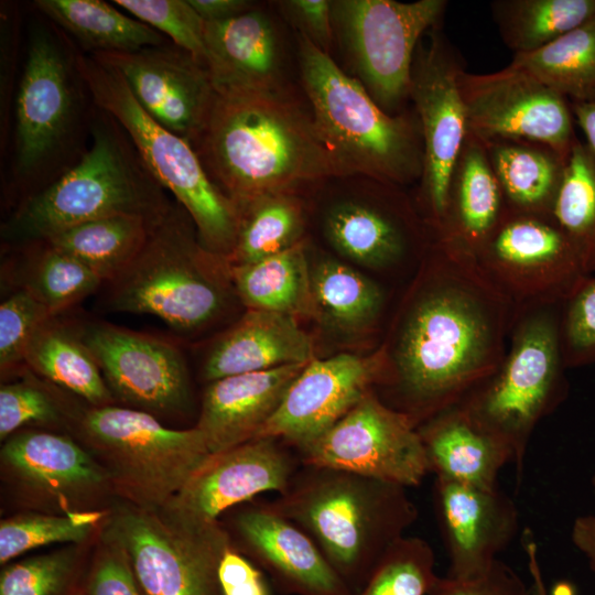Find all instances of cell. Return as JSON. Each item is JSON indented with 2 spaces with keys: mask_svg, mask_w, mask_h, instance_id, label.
I'll return each instance as SVG.
<instances>
[{
  "mask_svg": "<svg viewBox=\"0 0 595 595\" xmlns=\"http://www.w3.org/2000/svg\"><path fill=\"white\" fill-rule=\"evenodd\" d=\"M509 301L475 256L432 238L420 273L382 347L388 404L418 429L462 402L501 364L512 326Z\"/></svg>",
  "mask_w": 595,
  "mask_h": 595,
  "instance_id": "6da1fadb",
  "label": "cell"
},
{
  "mask_svg": "<svg viewBox=\"0 0 595 595\" xmlns=\"http://www.w3.org/2000/svg\"><path fill=\"white\" fill-rule=\"evenodd\" d=\"M191 145L236 206L266 193H299L337 176L309 107L291 89L215 90Z\"/></svg>",
  "mask_w": 595,
  "mask_h": 595,
  "instance_id": "7a4b0ae2",
  "label": "cell"
},
{
  "mask_svg": "<svg viewBox=\"0 0 595 595\" xmlns=\"http://www.w3.org/2000/svg\"><path fill=\"white\" fill-rule=\"evenodd\" d=\"M268 502L314 541L354 594L418 518L403 486L304 464Z\"/></svg>",
  "mask_w": 595,
  "mask_h": 595,
  "instance_id": "3957f363",
  "label": "cell"
},
{
  "mask_svg": "<svg viewBox=\"0 0 595 595\" xmlns=\"http://www.w3.org/2000/svg\"><path fill=\"white\" fill-rule=\"evenodd\" d=\"M295 42L301 85L337 176L363 175L402 187L419 182L423 143L414 109L387 113L332 55L300 34Z\"/></svg>",
  "mask_w": 595,
  "mask_h": 595,
  "instance_id": "277c9868",
  "label": "cell"
},
{
  "mask_svg": "<svg viewBox=\"0 0 595 595\" xmlns=\"http://www.w3.org/2000/svg\"><path fill=\"white\" fill-rule=\"evenodd\" d=\"M105 112L91 127L90 148L45 190L23 202L3 225L18 241H45L90 220L115 215L158 219L171 207L122 129Z\"/></svg>",
  "mask_w": 595,
  "mask_h": 595,
  "instance_id": "5b68a950",
  "label": "cell"
},
{
  "mask_svg": "<svg viewBox=\"0 0 595 595\" xmlns=\"http://www.w3.org/2000/svg\"><path fill=\"white\" fill-rule=\"evenodd\" d=\"M231 282L226 259L208 251L184 209L155 220L131 263L108 282L113 311L151 314L178 333H193L221 313Z\"/></svg>",
  "mask_w": 595,
  "mask_h": 595,
  "instance_id": "8992f818",
  "label": "cell"
},
{
  "mask_svg": "<svg viewBox=\"0 0 595 595\" xmlns=\"http://www.w3.org/2000/svg\"><path fill=\"white\" fill-rule=\"evenodd\" d=\"M560 310L561 305H550L515 314L501 364L459 402L511 450L517 488L532 433L569 394Z\"/></svg>",
  "mask_w": 595,
  "mask_h": 595,
  "instance_id": "52a82bcc",
  "label": "cell"
},
{
  "mask_svg": "<svg viewBox=\"0 0 595 595\" xmlns=\"http://www.w3.org/2000/svg\"><path fill=\"white\" fill-rule=\"evenodd\" d=\"M75 58L95 105L122 129L149 173L174 195L202 245L226 259L236 239L238 209L209 178L191 143L156 122L112 67L87 53Z\"/></svg>",
  "mask_w": 595,
  "mask_h": 595,
  "instance_id": "ba28073f",
  "label": "cell"
},
{
  "mask_svg": "<svg viewBox=\"0 0 595 595\" xmlns=\"http://www.w3.org/2000/svg\"><path fill=\"white\" fill-rule=\"evenodd\" d=\"M76 428L105 468L112 494L141 508L164 507L210 455L196 426L171 429L129 407L89 405Z\"/></svg>",
  "mask_w": 595,
  "mask_h": 595,
  "instance_id": "9c48e42d",
  "label": "cell"
},
{
  "mask_svg": "<svg viewBox=\"0 0 595 595\" xmlns=\"http://www.w3.org/2000/svg\"><path fill=\"white\" fill-rule=\"evenodd\" d=\"M100 540L123 550L145 595H221L218 566L232 540L220 520L125 504Z\"/></svg>",
  "mask_w": 595,
  "mask_h": 595,
  "instance_id": "30bf717a",
  "label": "cell"
},
{
  "mask_svg": "<svg viewBox=\"0 0 595 595\" xmlns=\"http://www.w3.org/2000/svg\"><path fill=\"white\" fill-rule=\"evenodd\" d=\"M446 0H332L333 46L345 67L387 113L407 110L415 50L439 29Z\"/></svg>",
  "mask_w": 595,
  "mask_h": 595,
  "instance_id": "8fae6325",
  "label": "cell"
},
{
  "mask_svg": "<svg viewBox=\"0 0 595 595\" xmlns=\"http://www.w3.org/2000/svg\"><path fill=\"white\" fill-rule=\"evenodd\" d=\"M474 256L513 315L562 305L588 275L553 215L506 209Z\"/></svg>",
  "mask_w": 595,
  "mask_h": 595,
  "instance_id": "7c38bea8",
  "label": "cell"
},
{
  "mask_svg": "<svg viewBox=\"0 0 595 595\" xmlns=\"http://www.w3.org/2000/svg\"><path fill=\"white\" fill-rule=\"evenodd\" d=\"M334 180L342 192L322 208L321 229L340 256L380 270L425 256L431 231L402 186L363 175Z\"/></svg>",
  "mask_w": 595,
  "mask_h": 595,
  "instance_id": "4fadbf2b",
  "label": "cell"
},
{
  "mask_svg": "<svg viewBox=\"0 0 595 595\" xmlns=\"http://www.w3.org/2000/svg\"><path fill=\"white\" fill-rule=\"evenodd\" d=\"M420 41L410 77V100L418 116L423 143V171L418 202L431 235L442 225L448 181L467 134L459 89L464 71L457 50L440 28Z\"/></svg>",
  "mask_w": 595,
  "mask_h": 595,
  "instance_id": "5bb4252c",
  "label": "cell"
},
{
  "mask_svg": "<svg viewBox=\"0 0 595 595\" xmlns=\"http://www.w3.org/2000/svg\"><path fill=\"white\" fill-rule=\"evenodd\" d=\"M76 58L44 26L30 31L14 105V171L31 177L65 148L79 115Z\"/></svg>",
  "mask_w": 595,
  "mask_h": 595,
  "instance_id": "9a60e30c",
  "label": "cell"
},
{
  "mask_svg": "<svg viewBox=\"0 0 595 595\" xmlns=\"http://www.w3.org/2000/svg\"><path fill=\"white\" fill-rule=\"evenodd\" d=\"M301 463L419 486L429 472L418 429L372 389L329 430L299 453Z\"/></svg>",
  "mask_w": 595,
  "mask_h": 595,
  "instance_id": "2e32d148",
  "label": "cell"
},
{
  "mask_svg": "<svg viewBox=\"0 0 595 595\" xmlns=\"http://www.w3.org/2000/svg\"><path fill=\"white\" fill-rule=\"evenodd\" d=\"M467 132L480 140L526 139L569 158L578 138L569 99L529 73L508 65L459 76Z\"/></svg>",
  "mask_w": 595,
  "mask_h": 595,
  "instance_id": "e0dca14e",
  "label": "cell"
},
{
  "mask_svg": "<svg viewBox=\"0 0 595 595\" xmlns=\"http://www.w3.org/2000/svg\"><path fill=\"white\" fill-rule=\"evenodd\" d=\"M78 332L113 398L156 418L187 410L188 371L172 343L106 322H87Z\"/></svg>",
  "mask_w": 595,
  "mask_h": 595,
  "instance_id": "ac0fdd59",
  "label": "cell"
},
{
  "mask_svg": "<svg viewBox=\"0 0 595 595\" xmlns=\"http://www.w3.org/2000/svg\"><path fill=\"white\" fill-rule=\"evenodd\" d=\"M7 483L29 506L52 513L90 511L112 493L105 468L87 447L50 431H19L0 451Z\"/></svg>",
  "mask_w": 595,
  "mask_h": 595,
  "instance_id": "d6986e66",
  "label": "cell"
},
{
  "mask_svg": "<svg viewBox=\"0 0 595 595\" xmlns=\"http://www.w3.org/2000/svg\"><path fill=\"white\" fill-rule=\"evenodd\" d=\"M383 370L381 348L368 356L313 358L256 437L278 439L302 452L380 385Z\"/></svg>",
  "mask_w": 595,
  "mask_h": 595,
  "instance_id": "ffe728a7",
  "label": "cell"
},
{
  "mask_svg": "<svg viewBox=\"0 0 595 595\" xmlns=\"http://www.w3.org/2000/svg\"><path fill=\"white\" fill-rule=\"evenodd\" d=\"M90 55L122 77L156 122L190 143L195 140L215 96L206 66L174 44Z\"/></svg>",
  "mask_w": 595,
  "mask_h": 595,
  "instance_id": "44dd1931",
  "label": "cell"
},
{
  "mask_svg": "<svg viewBox=\"0 0 595 595\" xmlns=\"http://www.w3.org/2000/svg\"><path fill=\"white\" fill-rule=\"evenodd\" d=\"M284 442L256 437L210 454L164 506L170 511L219 520L226 511L267 491L283 494L302 465ZM163 508V507H162Z\"/></svg>",
  "mask_w": 595,
  "mask_h": 595,
  "instance_id": "7402d4cb",
  "label": "cell"
},
{
  "mask_svg": "<svg viewBox=\"0 0 595 595\" xmlns=\"http://www.w3.org/2000/svg\"><path fill=\"white\" fill-rule=\"evenodd\" d=\"M234 545L283 595H355L314 541L270 504L246 502L229 519Z\"/></svg>",
  "mask_w": 595,
  "mask_h": 595,
  "instance_id": "603a6c76",
  "label": "cell"
},
{
  "mask_svg": "<svg viewBox=\"0 0 595 595\" xmlns=\"http://www.w3.org/2000/svg\"><path fill=\"white\" fill-rule=\"evenodd\" d=\"M433 500L450 561L446 576L483 574L517 534L519 510L499 487L485 489L435 477Z\"/></svg>",
  "mask_w": 595,
  "mask_h": 595,
  "instance_id": "cb8c5ba5",
  "label": "cell"
},
{
  "mask_svg": "<svg viewBox=\"0 0 595 595\" xmlns=\"http://www.w3.org/2000/svg\"><path fill=\"white\" fill-rule=\"evenodd\" d=\"M206 66L215 90H286L288 51L279 23L259 6L205 22Z\"/></svg>",
  "mask_w": 595,
  "mask_h": 595,
  "instance_id": "d4e9b609",
  "label": "cell"
},
{
  "mask_svg": "<svg viewBox=\"0 0 595 595\" xmlns=\"http://www.w3.org/2000/svg\"><path fill=\"white\" fill-rule=\"evenodd\" d=\"M306 364L225 377L204 391L195 425L210 454L248 442L275 413Z\"/></svg>",
  "mask_w": 595,
  "mask_h": 595,
  "instance_id": "484cf974",
  "label": "cell"
},
{
  "mask_svg": "<svg viewBox=\"0 0 595 595\" xmlns=\"http://www.w3.org/2000/svg\"><path fill=\"white\" fill-rule=\"evenodd\" d=\"M313 343L296 318L278 312L247 309L212 345L203 364L208 382L229 376L307 364Z\"/></svg>",
  "mask_w": 595,
  "mask_h": 595,
  "instance_id": "4316f807",
  "label": "cell"
},
{
  "mask_svg": "<svg viewBox=\"0 0 595 595\" xmlns=\"http://www.w3.org/2000/svg\"><path fill=\"white\" fill-rule=\"evenodd\" d=\"M429 472L458 484L491 489L505 465L513 464L511 450L455 404L418 428Z\"/></svg>",
  "mask_w": 595,
  "mask_h": 595,
  "instance_id": "83f0119b",
  "label": "cell"
},
{
  "mask_svg": "<svg viewBox=\"0 0 595 595\" xmlns=\"http://www.w3.org/2000/svg\"><path fill=\"white\" fill-rule=\"evenodd\" d=\"M506 209L484 142L467 132L451 171L442 225L431 236L474 255Z\"/></svg>",
  "mask_w": 595,
  "mask_h": 595,
  "instance_id": "f1b7e54d",
  "label": "cell"
},
{
  "mask_svg": "<svg viewBox=\"0 0 595 595\" xmlns=\"http://www.w3.org/2000/svg\"><path fill=\"white\" fill-rule=\"evenodd\" d=\"M507 209L553 215L567 158L550 145L526 139L482 140Z\"/></svg>",
  "mask_w": 595,
  "mask_h": 595,
  "instance_id": "f546056e",
  "label": "cell"
},
{
  "mask_svg": "<svg viewBox=\"0 0 595 595\" xmlns=\"http://www.w3.org/2000/svg\"><path fill=\"white\" fill-rule=\"evenodd\" d=\"M34 7L87 54L129 53L166 44L163 34L101 0H36Z\"/></svg>",
  "mask_w": 595,
  "mask_h": 595,
  "instance_id": "4dcf8cb0",
  "label": "cell"
},
{
  "mask_svg": "<svg viewBox=\"0 0 595 595\" xmlns=\"http://www.w3.org/2000/svg\"><path fill=\"white\" fill-rule=\"evenodd\" d=\"M232 288L247 309L312 316L305 239L253 263L229 267Z\"/></svg>",
  "mask_w": 595,
  "mask_h": 595,
  "instance_id": "1f68e13d",
  "label": "cell"
},
{
  "mask_svg": "<svg viewBox=\"0 0 595 595\" xmlns=\"http://www.w3.org/2000/svg\"><path fill=\"white\" fill-rule=\"evenodd\" d=\"M48 320L35 333L25 354V365L91 407L113 404L99 366L78 328Z\"/></svg>",
  "mask_w": 595,
  "mask_h": 595,
  "instance_id": "d6a6232c",
  "label": "cell"
},
{
  "mask_svg": "<svg viewBox=\"0 0 595 595\" xmlns=\"http://www.w3.org/2000/svg\"><path fill=\"white\" fill-rule=\"evenodd\" d=\"M312 316L340 333H358L375 325L385 306L380 286L333 258L310 263Z\"/></svg>",
  "mask_w": 595,
  "mask_h": 595,
  "instance_id": "836d02e7",
  "label": "cell"
},
{
  "mask_svg": "<svg viewBox=\"0 0 595 595\" xmlns=\"http://www.w3.org/2000/svg\"><path fill=\"white\" fill-rule=\"evenodd\" d=\"M238 228L229 267L257 262L304 240L305 203L295 192H272L237 205Z\"/></svg>",
  "mask_w": 595,
  "mask_h": 595,
  "instance_id": "e575fe53",
  "label": "cell"
},
{
  "mask_svg": "<svg viewBox=\"0 0 595 595\" xmlns=\"http://www.w3.org/2000/svg\"><path fill=\"white\" fill-rule=\"evenodd\" d=\"M158 219L115 215L79 224L45 241L74 257L108 283L137 257Z\"/></svg>",
  "mask_w": 595,
  "mask_h": 595,
  "instance_id": "d590c367",
  "label": "cell"
},
{
  "mask_svg": "<svg viewBox=\"0 0 595 595\" xmlns=\"http://www.w3.org/2000/svg\"><path fill=\"white\" fill-rule=\"evenodd\" d=\"M491 17L515 55L532 53L595 17V0H495Z\"/></svg>",
  "mask_w": 595,
  "mask_h": 595,
  "instance_id": "8d00e7d4",
  "label": "cell"
},
{
  "mask_svg": "<svg viewBox=\"0 0 595 595\" xmlns=\"http://www.w3.org/2000/svg\"><path fill=\"white\" fill-rule=\"evenodd\" d=\"M534 76L569 100L595 88V17L552 43L509 64Z\"/></svg>",
  "mask_w": 595,
  "mask_h": 595,
  "instance_id": "74e56055",
  "label": "cell"
},
{
  "mask_svg": "<svg viewBox=\"0 0 595 595\" xmlns=\"http://www.w3.org/2000/svg\"><path fill=\"white\" fill-rule=\"evenodd\" d=\"M553 217L585 272L595 273V150L580 139L567 158Z\"/></svg>",
  "mask_w": 595,
  "mask_h": 595,
  "instance_id": "f35d334b",
  "label": "cell"
},
{
  "mask_svg": "<svg viewBox=\"0 0 595 595\" xmlns=\"http://www.w3.org/2000/svg\"><path fill=\"white\" fill-rule=\"evenodd\" d=\"M99 510L69 513L25 512L1 520L0 563L53 543L80 544L102 519Z\"/></svg>",
  "mask_w": 595,
  "mask_h": 595,
  "instance_id": "ab89813d",
  "label": "cell"
},
{
  "mask_svg": "<svg viewBox=\"0 0 595 595\" xmlns=\"http://www.w3.org/2000/svg\"><path fill=\"white\" fill-rule=\"evenodd\" d=\"M29 264L23 288L56 316L95 292L104 281L74 257L48 242Z\"/></svg>",
  "mask_w": 595,
  "mask_h": 595,
  "instance_id": "60d3db41",
  "label": "cell"
},
{
  "mask_svg": "<svg viewBox=\"0 0 595 595\" xmlns=\"http://www.w3.org/2000/svg\"><path fill=\"white\" fill-rule=\"evenodd\" d=\"M437 576L432 547L424 539L404 536L355 595H428Z\"/></svg>",
  "mask_w": 595,
  "mask_h": 595,
  "instance_id": "b9f144b4",
  "label": "cell"
},
{
  "mask_svg": "<svg viewBox=\"0 0 595 595\" xmlns=\"http://www.w3.org/2000/svg\"><path fill=\"white\" fill-rule=\"evenodd\" d=\"M75 545L6 564L0 595H76L83 585V555Z\"/></svg>",
  "mask_w": 595,
  "mask_h": 595,
  "instance_id": "7bdbcfd3",
  "label": "cell"
},
{
  "mask_svg": "<svg viewBox=\"0 0 595 595\" xmlns=\"http://www.w3.org/2000/svg\"><path fill=\"white\" fill-rule=\"evenodd\" d=\"M111 3L170 37L175 46L206 66L205 21L188 0H115Z\"/></svg>",
  "mask_w": 595,
  "mask_h": 595,
  "instance_id": "ee69618b",
  "label": "cell"
},
{
  "mask_svg": "<svg viewBox=\"0 0 595 595\" xmlns=\"http://www.w3.org/2000/svg\"><path fill=\"white\" fill-rule=\"evenodd\" d=\"M54 317L29 290L22 288L0 304L1 374L25 364V354L35 333Z\"/></svg>",
  "mask_w": 595,
  "mask_h": 595,
  "instance_id": "f6af8a7d",
  "label": "cell"
},
{
  "mask_svg": "<svg viewBox=\"0 0 595 595\" xmlns=\"http://www.w3.org/2000/svg\"><path fill=\"white\" fill-rule=\"evenodd\" d=\"M560 344L566 369L595 364V273L561 305Z\"/></svg>",
  "mask_w": 595,
  "mask_h": 595,
  "instance_id": "bcb514c9",
  "label": "cell"
},
{
  "mask_svg": "<svg viewBox=\"0 0 595 595\" xmlns=\"http://www.w3.org/2000/svg\"><path fill=\"white\" fill-rule=\"evenodd\" d=\"M58 402L31 381L4 383L0 388V439L4 442L21 428L52 425L63 420Z\"/></svg>",
  "mask_w": 595,
  "mask_h": 595,
  "instance_id": "7dc6e473",
  "label": "cell"
},
{
  "mask_svg": "<svg viewBox=\"0 0 595 595\" xmlns=\"http://www.w3.org/2000/svg\"><path fill=\"white\" fill-rule=\"evenodd\" d=\"M83 580L87 595H145L123 550L101 541Z\"/></svg>",
  "mask_w": 595,
  "mask_h": 595,
  "instance_id": "c3c4849f",
  "label": "cell"
},
{
  "mask_svg": "<svg viewBox=\"0 0 595 595\" xmlns=\"http://www.w3.org/2000/svg\"><path fill=\"white\" fill-rule=\"evenodd\" d=\"M428 595H530L521 576L501 560L470 578L437 576Z\"/></svg>",
  "mask_w": 595,
  "mask_h": 595,
  "instance_id": "681fc988",
  "label": "cell"
},
{
  "mask_svg": "<svg viewBox=\"0 0 595 595\" xmlns=\"http://www.w3.org/2000/svg\"><path fill=\"white\" fill-rule=\"evenodd\" d=\"M282 19L322 52L333 48L332 0L274 1Z\"/></svg>",
  "mask_w": 595,
  "mask_h": 595,
  "instance_id": "f907efd6",
  "label": "cell"
},
{
  "mask_svg": "<svg viewBox=\"0 0 595 595\" xmlns=\"http://www.w3.org/2000/svg\"><path fill=\"white\" fill-rule=\"evenodd\" d=\"M218 581L221 595H271L263 571L234 543L221 556Z\"/></svg>",
  "mask_w": 595,
  "mask_h": 595,
  "instance_id": "816d5d0a",
  "label": "cell"
},
{
  "mask_svg": "<svg viewBox=\"0 0 595 595\" xmlns=\"http://www.w3.org/2000/svg\"><path fill=\"white\" fill-rule=\"evenodd\" d=\"M3 15V14H2ZM17 29L13 23V15L8 17L7 14L2 17L1 21V139L6 141L8 132V122H9V110H10V90H11V80L12 72L11 66L14 67L15 52H17Z\"/></svg>",
  "mask_w": 595,
  "mask_h": 595,
  "instance_id": "f5cc1de1",
  "label": "cell"
},
{
  "mask_svg": "<svg viewBox=\"0 0 595 595\" xmlns=\"http://www.w3.org/2000/svg\"><path fill=\"white\" fill-rule=\"evenodd\" d=\"M188 2L205 22L229 20L258 6L248 0H188Z\"/></svg>",
  "mask_w": 595,
  "mask_h": 595,
  "instance_id": "db71d44e",
  "label": "cell"
},
{
  "mask_svg": "<svg viewBox=\"0 0 595 595\" xmlns=\"http://www.w3.org/2000/svg\"><path fill=\"white\" fill-rule=\"evenodd\" d=\"M592 486L595 491V474L592 478ZM571 540L586 558L588 566L595 575V513L580 516L573 521Z\"/></svg>",
  "mask_w": 595,
  "mask_h": 595,
  "instance_id": "11a10c76",
  "label": "cell"
},
{
  "mask_svg": "<svg viewBox=\"0 0 595 595\" xmlns=\"http://www.w3.org/2000/svg\"><path fill=\"white\" fill-rule=\"evenodd\" d=\"M574 120L581 127L586 143L595 150V88L581 98L569 100Z\"/></svg>",
  "mask_w": 595,
  "mask_h": 595,
  "instance_id": "9f6ffc18",
  "label": "cell"
},
{
  "mask_svg": "<svg viewBox=\"0 0 595 595\" xmlns=\"http://www.w3.org/2000/svg\"><path fill=\"white\" fill-rule=\"evenodd\" d=\"M521 537V543L527 555L528 569L531 577L530 595H548L534 536L530 529H524Z\"/></svg>",
  "mask_w": 595,
  "mask_h": 595,
  "instance_id": "6f0895ef",
  "label": "cell"
},
{
  "mask_svg": "<svg viewBox=\"0 0 595 595\" xmlns=\"http://www.w3.org/2000/svg\"><path fill=\"white\" fill-rule=\"evenodd\" d=\"M76 595H87L83 589H80Z\"/></svg>",
  "mask_w": 595,
  "mask_h": 595,
  "instance_id": "680465c9",
  "label": "cell"
}]
</instances>
